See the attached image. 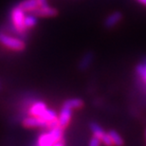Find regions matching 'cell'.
<instances>
[{
	"mask_svg": "<svg viewBox=\"0 0 146 146\" xmlns=\"http://www.w3.org/2000/svg\"><path fill=\"white\" fill-rule=\"evenodd\" d=\"M64 128L59 125L48 129L46 132L41 133L37 138L36 146H52L58 141H63Z\"/></svg>",
	"mask_w": 146,
	"mask_h": 146,
	"instance_id": "6da1fadb",
	"label": "cell"
},
{
	"mask_svg": "<svg viewBox=\"0 0 146 146\" xmlns=\"http://www.w3.org/2000/svg\"><path fill=\"white\" fill-rule=\"evenodd\" d=\"M26 13L19 7L18 5H15L11 9L10 13V21L11 24L13 26V30L16 31L17 33L25 34L27 33L25 26H24V18H25Z\"/></svg>",
	"mask_w": 146,
	"mask_h": 146,
	"instance_id": "7a4b0ae2",
	"label": "cell"
},
{
	"mask_svg": "<svg viewBox=\"0 0 146 146\" xmlns=\"http://www.w3.org/2000/svg\"><path fill=\"white\" fill-rule=\"evenodd\" d=\"M0 45L13 51H23L26 48V43L20 38L10 35L0 31Z\"/></svg>",
	"mask_w": 146,
	"mask_h": 146,
	"instance_id": "3957f363",
	"label": "cell"
},
{
	"mask_svg": "<svg viewBox=\"0 0 146 146\" xmlns=\"http://www.w3.org/2000/svg\"><path fill=\"white\" fill-rule=\"evenodd\" d=\"M73 110H74V108L70 106L68 100L64 102L62 107L60 109V112L58 113V125L60 127L65 129L66 127L68 126L72 119Z\"/></svg>",
	"mask_w": 146,
	"mask_h": 146,
	"instance_id": "277c9868",
	"label": "cell"
},
{
	"mask_svg": "<svg viewBox=\"0 0 146 146\" xmlns=\"http://www.w3.org/2000/svg\"><path fill=\"white\" fill-rule=\"evenodd\" d=\"M23 126L26 128H46L49 129V126L48 124V122L46 121H44L42 118L36 116H26L22 121Z\"/></svg>",
	"mask_w": 146,
	"mask_h": 146,
	"instance_id": "5b68a950",
	"label": "cell"
},
{
	"mask_svg": "<svg viewBox=\"0 0 146 146\" xmlns=\"http://www.w3.org/2000/svg\"><path fill=\"white\" fill-rule=\"evenodd\" d=\"M48 108V106L43 101H34L33 104L28 107V115L29 116H36L40 117Z\"/></svg>",
	"mask_w": 146,
	"mask_h": 146,
	"instance_id": "8992f818",
	"label": "cell"
},
{
	"mask_svg": "<svg viewBox=\"0 0 146 146\" xmlns=\"http://www.w3.org/2000/svg\"><path fill=\"white\" fill-rule=\"evenodd\" d=\"M33 13L35 14L37 17H54L57 15L58 11L55 8L51 7L48 4H46L40 6Z\"/></svg>",
	"mask_w": 146,
	"mask_h": 146,
	"instance_id": "52a82bcc",
	"label": "cell"
},
{
	"mask_svg": "<svg viewBox=\"0 0 146 146\" xmlns=\"http://www.w3.org/2000/svg\"><path fill=\"white\" fill-rule=\"evenodd\" d=\"M23 11L27 13H33L34 11L42 6L40 0H23L17 4Z\"/></svg>",
	"mask_w": 146,
	"mask_h": 146,
	"instance_id": "ba28073f",
	"label": "cell"
},
{
	"mask_svg": "<svg viewBox=\"0 0 146 146\" xmlns=\"http://www.w3.org/2000/svg\"><path fill=\"white\" fill-rule=\"evenodd\" d=\"M121 19L122 14L119 11H114V13H110L104 20V26L107 29H113L121 21Z\"/></svg>",
	"mask_w": 146,
	"mask_h": 146,
	"instance_id": "9c48e42d",
	"label": "cell"
},
{
	"mask_svg": "<svg viewBox=\"0 0 146 146\" xmlns=\"http://www.w3.org/2000/svg\"><path fill=\"white\" fill-rule=\"evenodd\" d=\"M38 23V17L33 14V13H27L24 18V26L26 28V30H31L33 28H34Z\"/></svg>",
	"mask_w": 146,
	"mask_h": 146,
	"instance_id": "30bf717a",
	"label": "cell"
},
{
	"mask_svg": "<svg viewBox=\"0 0 146 146\" xmlns=\"http://www.w3.org/2000/svg\"><path fill=\"white\" fill-rule=\"evenodd\" d=\"M92 62H93V54L91 52L86 53L80 60V63H79V68H80L81 70H86V69H87L90 66H91Z\"/></svg>",
	"mask_w": 146,
	"mask_h": 146,
	"instance_id": "8fae6325",
	"label": "cell"
},
{
	"mask_svg": "<svg viewBox=\"0 0 146 146\" xmlns=\"http://www.w3.org/2000/svg\"><path fill=\"white\" fill-rule=\"evenodd\" d=\"M89 127H90V130H91L92 136L96 137V138H98L101 141L103 136L106 134V131L104 130V128L102 127L100 124H98L97 122H91Z\"/></svg>",
	"mask_w": 146,
	"mask_h": 146,
	"instance_id": "7c38bea8",
	"label": "cell"
},
{
	"mask_svg": "<svg viewBox=\"0 0 146 146\" xmlns=\"http://www.w3.org/2000/svg\"><path fill=\"white\" fill-rule=\"evenodd\" d=\"M109 136L111 137V139L113 141L114 146H123L124 145V141L121 138V136L115 130H110L108 131Z\"/></svg>",
	"mask_w": 146,
	"mask_h": 146,
	"instance_id": "4fadbf2b",
	"label": "cell"
},
{
	"mask_svg": "<svg viewBox=\"0 0 146 146\" xmlns=\"http://www.w3.org/2000/svg\"><path fill=\"white\" fill-rule=\"evenodd\" d=\"M136 72H137V75L141 78L142 83L146 84V62L139 64L136 68Z\"/></svg>",
	"mask_w": 146,
	"mask_h": 146,
	"instance_id": "5bb4252c",
	"label": "cell"
},
{
	"mask_svg": "<svg viewBox=\"0 0 146 146\" xmlns=\"http://www.w3.org/2000/svg\"><path fill=\"white\" fill-rule=\"evenodd\" d=\"M101 141H102V144H104V146H114L113 144V141L111 139V137L109 136L108 132H106V134L103 136V138L101 139Z\"/></svg>",
	"mask_w": 146,
	"mask_h": 146,
	"instance_id": "9a60e30c",
	"label": "cell"
},
{
	"mask_svg": "<svg viewBox=\"0 0 146 146\" xmlns=\"http://www.w3.org/2000/svg\"><path fill=\"white\" fill-rule=\"evenodd\" d=\"M101 145H102V141L98 138H96V137L92 136L91 139H89L88 146H101Z\"/></svg>",
	"mask_w": 146,
	"mask_h": 146,
	"instance_id": "2e32d148",
	"label": "cell"
},
{
	"mask_svg": "<svg viewBox=\"0 0 146 146\" xmlns=\"http://www.w3.org/2000/svg\"><path fill=\"white\" fill-rule=\"evenodd\" d=\"M138 2L141 3V4H142V5L146 6V0H138Z\"/></svg>",
	"mask_w": 146,
	"mask_h": 146,
	"instance_id": "e0dca14e",
	"label": "cell"
},
{
	"mask_svg": "<svg viewBox=\"0 0 146 146\" xmlns=\"http://www.w3.org/2000/svg\"><path fill=\"white\" fill-rule=\"evenodd\" d=\"M40 2H41V4H42V5L48 4V0H40Z\"/></svg>",
	"mask_w": 146,
	"mask_h": 146,
	"instance_id": "ac0fdd59",
	"label": "cell"
},
{
	"mask_svg": "<svg viewBox=\"0 0 146 146\" xmlns=\"http://www.w3.org/2000/svg\"><path fill=\"white\" fill-rule=\"evenodd\" d=\"M3 88V84H2V81H1V79H0V91L2 90Z\"/></svg>",
	"mask_w": 146,
	"mask_h": 146,
	"instance_id": "d6986e66",
	"label": "cell"
},
{
	"mask_svg": "<svg viewBox=\"0 0 146 146\" xmlns=\"http://www.w3.org/2000/svg\"><path fill=\"white\" fill-rule=\"evenodd\" d=\"M144 139H145V143H146V129L144 131Z\"/></svg>",
	"mask_w": 146,
	"mask_h": 146,
	"instance_id": "ffe728a7",
	"label": "cell"
}]
</instances>
